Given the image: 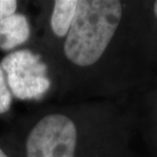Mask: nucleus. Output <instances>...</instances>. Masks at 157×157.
Returning a JSON list of instances; mask_svg holds the SVG:
<instances>
[{"label": "nucleus", "instance_id": "4", "mask_svg": "<svg viewBox=\"0 0 157 157\" xmlns=\"http://www.w3.org/2000/svg\"><path fill=\"white\" fill-rule=\"evenodd\" d=\"M31 33L28 18L21 13H13L0 21V49L11 50L25 43Z\"/></svg>", "mask_w": 157, "mask_h": 157}, {"label": "nucleus", "instance_id": "2", "mask_svg": "<svg viewBox=\"0 0 157 157\" xmlns=\"http://www.w3.org/2000/svg\"><path fill=\"white\" fill-rule=\"evenodd\" d=\"M1 67L7 76L11 94L21 100H38L50 88L47 65L41 56L30 50L9 53L2 59Z\"/></svg>", "mask_w": 157, "mask_h": 157}, {"label": "nucleus", "instance_id": "7", "mask_svg": "<svg viewBox=\"0 0 157 157\" xmlns=\"http://www.w3.org/2000/svg\"><path fill=\"white\" fill-rule=\"evenodd\" d=\"M17 2L14 0H0V21L15 13Z\"/></svg>", "mask_w": 157, "mask_h": 157}, {"label": "nucleus", "instance_id": "1", "mask_svg": "<svg viewBox=\"0 0 157 157\" xmlns=\"http://www.w3.org/2000/svg\"><path fill=\"white\" fill-rule=\"evenodd\" d=\"M122 14L117 0H80L64 43L65 56L78 67L98 61L107 48Z\"/></svg>", "mask_w": 157, "mask_h": 157}, {"label": "nucleus", "instance_id": "9", "mask_svg": "<svg viewBox=\"0 0 157 157\" xmlns=\"http://www.w3.org/2000/svg\"><path fill=\"white\" fill-rule=\"evenodd\" d=\"M154 12H155V15H156V17H157V1L154 3Z\"/></svg>", "mask_w": 157, "mask_h": 157}, {"label": "nucleus", "instance_id": "8", "mask_svg": "<svg viewBox=\"0 0 157 157\" xmlns=\"http://www.w3.org/2000/svg\"><path fill=\"white\" fill-rule=\"evenodd\" d=\"M0 157H7V155H6L5 153L2 151L1 148H0Z\"/></svg>", "mask_w": 157, "mask_h": 157}, {"label": "nucleus", "instance_id": "3", "mask_svg": "<svg viewBox=\"0 0 157 157\" xmlns=\"http://www.w3.org/2000/svg\"><path fill=\"white\" fill-rule=\"evenodd\" d=\"M77 128L62 114H50L37 124L28 137V157H75Z\"/></svg>", "mask_w": 157, "mask_h": 157}, {"label": "nucleus", "instance_id": "6", "mask_svg": "<svg viewBox=\"0 0 157 157\" xmlns=\"http://www.w3.org/2000/svg\"><path fill=\"white\" fill-rule=\"evenodd\" d=\"M12 102L11 92L8 88L7 82L0 67V113H4L9 109Z\"/></svg>", "mask_w": 157, "mask_h": 157}, {"label": "nucleus", "instance_id": "5", "mask_svg": "<svg viewBox=\"0 0 157 157\" xmlns=\"http://www.w3.org/2000/svg\"><path fill=\"white\" fill-rule=\"evenodd\" d=\"M77 0H57L51 17V28L58 37L67 35L77 9Z\"/></svg>", "mask_w": 157, "mask_h": 157}]
</instances>
